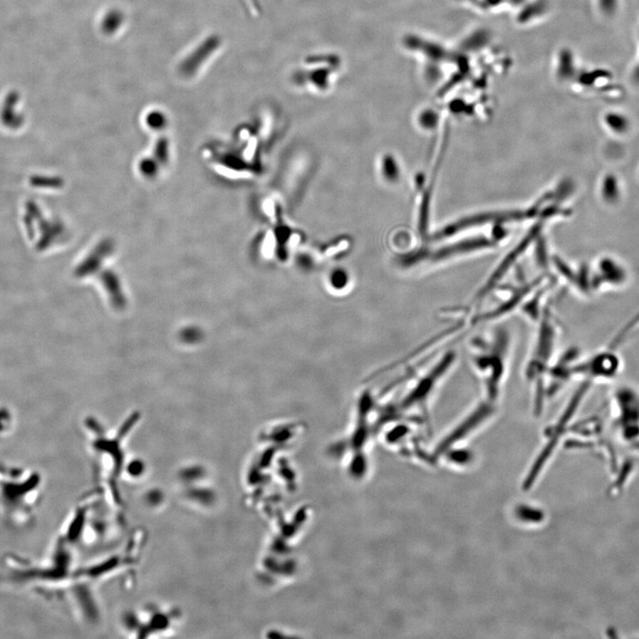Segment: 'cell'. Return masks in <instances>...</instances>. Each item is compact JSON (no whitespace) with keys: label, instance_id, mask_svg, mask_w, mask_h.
Instances as JSON below:
<instances>
[{"label":"cell","instance_id":"cell-2","mask_svg":"<svg viewBox=\"0 0 639 639\" xmlns=\"http://www.w3.org/2000/svg\"><path fill=\"white\" fill-rule=\"evenodd\" d=\"M547 197L544 198L534 207L524 209V210H510V211H497L483 212L482 214H476L465 217V218L457 220L456 222L450 223L449 225L444 227L433 237V240L444 239L454 236L457 233L462 232L472 227L486 225L491 223H507V222H524L525 219H533L534 217L540 214L541 205L547 199Z\"/></svg>","mask_w":639,"mask_h":639},{"label":"cell","instance_id":"cell-1","mask_svg":"<svg viewBox=\"0 0 639 639\" xmlns=\"http://www.w3.org/2000/svg\"><path fill=\"white\" fill-rule=\"evenodd\" d=\"M37 472L0 464V515L13 526L30 524L42 489Z\"/></svg>","mask_w":639,"mask_h":639},{"label":"cell","instance_id":"cell-3","mask_svg":"<svg viewBox=\"0 0 639 639\" xmlns=\"http://www.w3.org/2000/svg\"><path fill=\"white\" fill-rule=\"evenodd\" d=\"M494 243L496 241L485 237L470 238V239L445 245V246L440 247L432 251H427V254L425 252V257L433 263L447 261V259L457 257V256L493 247Z\"/></svg>","mask_w":639,"mask_h":639},{"label":"cell","instance_id":"cell-4","mask_svg":"<svg viewBox=\"0 0 639 639\" xmlns=\"http://www.w3.org/2000/svg\"><path fill=\"white\" fill-rule=\"evenodd\" d=\"M541 227V224H537V225L534 227V229L530 231L524 239H523L519 244L517 245L514 248V250L511 251L510 254L507 255V257L502 261L499 266L497 267L496 271L492 274V276L487 280L485 286L482 287V290L479 291L477 295V299H482L487 294H489V292L491 291V289L494 287L498 281H499L502 278H503L504 274H506L509 267H510L512 264H514L516 259L519 257V255L522 254L523 252L526 250V248L529 246L531 241L536 238L538 232H539Z\"/></svg>","mask_w":639,"mask_h":639},{"label":"cell","instance_id":"cell-5","mask_svg":"<svg viewBox=\"0 0 639 639\" xmlns=\"http://www.w3.org/2000/svg\"><path fill=\"white\" fill-rule=\"evenodd\" d=\"M13 425L12 414L6 407H0V440L12 431Z\"/></svg>","mask_w":639,"mask_h":639}]
</instances>
